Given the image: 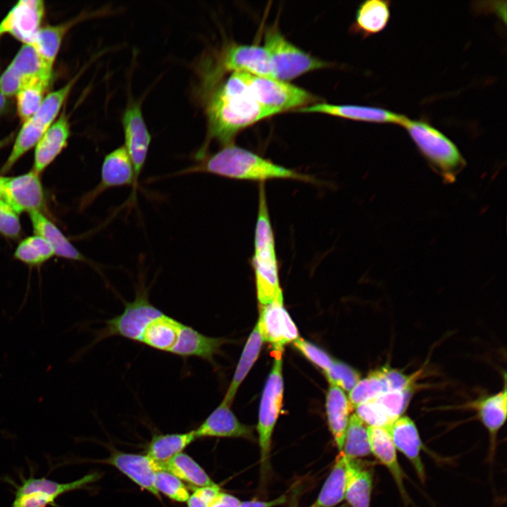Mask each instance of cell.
Wrapping results in <instances>:
<instances>
[{
    "label": "cell",
    "mask_w": 507,
    "mask_h": 507,
    "mask_svg": "<svg viewBox=\"0 0 507 507\" xmlns=\"http://www.w3.org/2000/svg\"><path fill=\"white\" fill-rule=\"evenodd\" d=\"M105 323L96 334L99 342L118 336L173 355L187 325L152 304L142 285L134 299L125 303L123 311Z\"/></svg>",
    "instance_id": "cell-1"
},
{
    "label": "cell",
    "mask_w": 507,
    "mask_h": 507,
    "mask_svg": "<svg viewBox=\"0 0 507 507\" xmlns=\"http://www.w3.org/2000/svg\"><path fill=\"white\" fill-rule=\"evenodd\" d=\"M280 113L263 106L251 96L244 73H232L207 102L208 140L214 139L224 146L232 144L242 130Z\"/></svg>",
    "instance_id": "cell-2"
},
{
    "label": "cell",
    "mask_w": 507,
    "mask_h": 507,
    "mask_svg": "<svg viewBox=\"0 0 507 507\" xmlns=\"http://www.w3.org/2000/svg\"><path fill=\"white\" fill-rule=\"evenodd\" d=\"M206 173L227 178L264 183L273 179H290L316 183L312 177L276 164L232 144L204 158L178 174Z\"/></svg>",
    "instance_id": "cell-3"
},
{
    "label": "cell",
    "mask_w": 507,
    "mask_h": 507,
    "mask_svg": "<svg viewBox=\"0 0 507 507\" xmlns=\"http://www.w3.org/2000/svg\"><path fill=\"white\" fill-rule=\"evenodd\" d=\"M258 197L252 266L257 299L261 306H265L271 303L282 291L280 286L274 233L263 182L260 183Z\"/></svg>",
    "instance_id": "cell-4"
},
{
    "label": "cell",
    "mask_w": 507,
    "mask_h": 507,
    "mask_svg": "<svg viewBox=\"0 0 507 507\" xmlns=\"http://www.w3.org/2000/svg\"><path fill=\"white\" fill-rule=\"evenodd\" d=\"M403 127L422 155L446 182H452L465 165L456 145L440 130L423 119L406 117Z\"/></svg>",
    "instance_id": "cell-5"
},
{
    "label": "cell",
    "mask_w": 507,
    "mask_h": 507,
    "mask_svg": "<svg viewBox=\"0 0 507 507\" xmlns=\"http://www.w3.org/2000/svg\"><path fill=\"white\" fill-rule=\"evenodd\" d=\"M263 47L270 58L273 77L279 80L287 82L328 65L294 45L276 27L266 30Z\"/></svg>",
    "instance_id": "cell-6"
},
{
    "label": "cell",
    "mask_w": 507,
    "mask_h": 507,
    "mask_svg": "<svg viewBox=\"0 0 507 507\" xmlns=\"http://www.w3.org/2000/svg\"><path fill=\"white\" fill-rule=\"evenodd\" d=\"M281 351H275L272 369L264 387L258 413L257 432L263 472L269 468L272 435L282 402L283 378Z\"/></svg>",
    "instance_id": "cell-7"
},
{
    "label": "cell",
    "mask_w": 507,
    "mask_h": 507,
    "mask_svg": "<svg viewBox=\"0 0 507 507\" xmlns=\"http://www.w3.org/2000/svg\"><path fill=\"white\" fill-rule=\"evenodd\" d=\"M100 477L98 472H93L75 481L59 483L46 477L36 478L31 474L27 478L21 476L19 484L9 480V483L15 487L12 507L56 506V501L61 495L84 489Z\"/></svg>",
    "instance_id": "cell-8"
},
{
    "label": "cell",
    "mask_w": 507,
    "mask_h": 507,
    "mask_svg": "<svg viewBox=\"0 0 507 507\" xmlns=\"http://www.w3.org/2000/svg\"><path fill=\"white\" fill-rule=\"evenodd\" d=\"M52 70L32 45L23 44L0 75V92L10 98L37 83L49 86Z\"/></svg>",
    "instance_id": "cell-9"
},
{
    "label": "cell",
    "mask_w": 507,
    "mask_h": 507,
    "mask_svg": "<svg viewBox=\"0 0 507 507\" xmlns=\"http://www.w3.org/2000/svg\"><path fill=\"white\" fill-rule=\"evenodd\" d=\"M251 96L264 106L283 112L308 106L315 98L306 90L287 82L244 73Z\"/></svg>",
    "instance_id": "cell-10"
},
{
    "label": "cell",
    "mask_w": 507,
    "mask_h": 507,
    "mask_svg": "<svg viewBox=\"0 0 507 507\" xmlns=\"http://www.w3.org/2000/svg\"><path fill=\"white\" fill-rule=\"evenodd\" d=\"M261 306L256 324L263 340L271 344L275 351L282 352L285 344L299 337L296 326L284 307L282 292L271 303Z\"/></svg>",
    "instance_id": "cell-11"
},
{
    "label": "cell",
    "mask_w": 507,
    "mask_h": 507,
    "mask_svg": "<svg viewBox=\"0 0 507 507\" xmlns=\"http://www.w3.org/2000/svg\"><path fill=\"white\" fill-rule=\"evenodd\" d=\"M45 14L42 0H20L8 12L0 23V37L11 35L23 44L32 45L42 27Z\"/></svg>",
    "instance_id": "cell-12"
},
{
    "label": "cell",
    "mask_w": 507,
    "mask_h": 507,
    "mask_svg": "<svg viewBox=\"0 0 507 507\" xmlns=\"http://www.w3.org/2000/svg\"><path fill=\"white\" fill-rule=\"evenodd\" d=\"M122 125L125 138L123 146L133 165L137 189L151 140L139 103L129 102L122 117Z\"/></svg>",
    "instance_id": "cell-13"
},
{
    "label": "cell",
    "mask_w": 507,
    "mask_h": 507,
    "mask_svg": "<svg viewBox=\"0 0 507 507\" xmlns=\"http://www.w3.org/2000/svg\"><path fill=\"white\" fill-rule=\"evenodd\" d=\"M1 199L18 214L22 212H42L45 199L39 173L32 170L16 177H7Z\"/></svg>",
    "instance_id": "cell-14"
},
{
    "label": "cell",
    "mask_w": 507,
    "mask_h": 507,
    "mask_svg": "<svg viewBox=\"0 0 507 507\" xmlns=\"http://www.w3.org/2000/svg\"><path fill=\"white\" fill-rule=\"evenodd\" d=\"M129 185L132 187L130 199H134L137 189L133 165L125 146H121L105 156L101 170L100 182L85 196L82 204L86 206L90 204L101 193L111 188Z\"/></svg>",
    "instance_id": "cell-15"
},
{
    "label": "cell",
    "mask_w": 507,
    "mask_h": 507,
    "mask_svg": "<svg viewBox=\"0 0 507 507\" xmlns=\"http://www.w3.org/2000/svg\"><path fill=\"white\" fill-rule=\"evenodd\" d=\"M106 463L114 466L141 488L160 499V493L155 487V477L157 472L164 470L163 464L154 461L147 455L117 450L111 453Z\"/></svg>",
    "instance_id": "cell-16"
},
{
    "label": "cell",
    "mask_w": 507,
    "mask_h": 507,
    "mask_svg": "<svg viewBox=\"0 0 507 507\" xmlns=\"http://www.w3.org/2000/svg\"><path fill=\"white\" fill-rule=\"evenodd\" d=\"M301 113H318L355 121L401 125L406 116L389 110L352 104L318 103L299 109Z\"/></svg>",
    "instance_id": "cell-17"
},
{
    "label": "cell",
    "mask_w": 507,
    "mask_h": 507,
    "mask_svg": "<svg viewBox=\"0 0 507 507\" xmlns=\"http://www.w3.org/2000/svg\"><path fill=\"white\" fill-rule=\"evenodd\" d=\"M222 70L242 72L259 77H272L268 52L263 46L237 44L230 46L222 58Z\"/></svg>",
    "instance_id": "cell-18"
},
{
    "label": "cell",
    "mask_w": 507,
    "mask_h": 507,
    "mask_svg": "<svg viewBox=\"0 0 507 507\" xmlns=\"http://www.w3.org/2000/svg\"><path fill=\"white\" fill-rule=\"evenodd\" d=\"M388 431L393 444L406 457L419 480L425 482L427 478L425 465L421 458L423 444L415 423L408 416H401L389 425Z\"/></svg>",
    "instance_id": "cell-19"
},
{
    "label": "cell",
    "mask_w": 507,
    "mask_h": 507,
    "mask_svg": "<svg viewBox=\"0 0 507 507\" xmlns=\"http://www.w3.org/2000/svg\"><path fill=\"white\" fill-rule=\"evenodd\" d=\"M371 453L377 462L384 466L392 477L401 498L406 506L412 501L404 485L406 475L401 467L390 435L385 428L368 427Z\"/></svg>",
    "instance_id": "cell-20"
},
{
    "label": "cell",
    "mask_w": 507,
    "mask_h": 507,
    "mask_svg": "<svg viewBox=\"0 0 507 507\" xmlns=\"http://www.w3.org/2000/svg\"><path fill=\"white\" fill-rule=\"evenodd\" d=\"M230 407L221 401L204 422L194 430L196 438L214 437L253 439L252 427L242 424Z\"/></svg>",
    "instance_id": "cell-21"
},
{
    "label": "cell",
    "mask_w": 507,
    "mask_h": 507,
    "mask_svg": "<svg viewBox=\"0 0 507 507\" xmlns=\"http://www.w3.org/2000/svg\"><path fill=\"white\" fill-rule=\"evenodd\" d=\"M70 134L68 118L63 110L36 144L33 170L39 174L51 163L66 147Z\"/></svg>",
    "instance_id": "cell-22"
},
{
    "label": "cell",
    "mask_w": 507,
    "mask_h": 507,
    "mask_svg": "<svg viewBox=\"0 0 507 507\" xmlns=\"http://www.w3.org/2000/svg\"><path fill=\"white\" fill-rule=\"evenodd\" d=\"M506 389L480 401L476 405L479 418L489 436V458L493 462L496 449L497 434L506 420Z\"/></svg>",
    "instance_id": "cell-23"
},
{
    "label": "cell",
    "mask_w": 507,
    "mask_h": 507,
    "mask_svg": "<svg viewBox=\"0 0 507 507\" xmlns=\"http://www.w3.org/2000/svg\"><path fill=\"white\" fill-rule=\"evenodd\" d=\"M373 474L359 459L346 458L344 499L351 507H370Z\"/></svg>",
    "instance_id": "cell-24"
},
{
    "label": "cell",
    "mask_w": 507,
    "mask_h": 507,
    "mask_svg": "<svg viewBox=\"0 0 507 507\" xmlns=\"http://www.w3.org/2000/svg\"><path fill=\"white\" fill-rule=\"evenodd\" d=\"M35 234L43 238L58 256L85 261V257L69 242L61 231L41 211L29 213Z\"/></svg>",
    "instance_id": "cell-25"
},
{
    "label": "cell",
    "mask_w": 507,
    "mask_h": 507,
    "mask_svg": "<svg viewBox=\"0 0 507 507\" xmlns=\"http://www.w3.org/2000/svg\"><path fill=\"white\" fill-rule=\"evenodd\" d=\"M351 406L344 392L330 384L326 396V413L330 430L339 451H342Z\"/></svg>",
    "instance_id": "cell-26"
},
{
    "label": "cell",
    "mask_w": 507,
    "mask_h": 507,
    "mask_svg": "<svg viewBox=\"0 0 507 507\" xmlns=\"http://www.w3.org/2000/svg\"><path fill=\"white\" fill-rule=\"evenodd\" d=\"M390 3L389 1L368 0L361 4L352 29L364 37L382 32L390 20Z\"/></svg>",
    "instance_id": "cell-27"
},
{
    "label": "cell",
    "mask_w": 507,
    "mask_h": 507,
    "mask_svg": "<svg viewBox=\"0 0 507 507\" xmlns=\"http://www.w3.org/2000/svg\"><path fill=\"white\" fill-rule=\"evenodd\" d=\"M263 342V338L256 324L246 342L233 378L222 401L223 403L231 406L239 385L259 356Z\"/></svg>",
    "instance_id": "cell-28"
},
{
    "label": "cell",
    "mask_w": 507,
    "mask_h": 507,
    "mask_svg": "<svg viewBox=\"0 0 507 507\" xmlns=\"http://www.w3.org/2000/svg\"><path fill=\"white\" fill-rule=\"evenodd\" d=\"M346 471V458L343 451H339L314 506L336 507L344 499Z\"/></svg>",
    "instance_id": "cell-29"
},
{
    "label": "cell",
    "mask_w": 507,
    "mask_h": 507,
    "mask_svg": "<svg viewBox=\"0 0 507 507\" xmlns=\"http://www.w3.org/2000/svg\"><path fill=\"white\" fill-rule=\"evenodd\" d=\"M78 19L39 29L32 46L49 67L53 68L65 35Z\"/></svg>",
    "instance_id": "cell-30"
},
{
    "label": "cell",
    "mask_w": 507,
    "mask_h": 507,
    "mask_svg": "<svg viewBox=\"0 0 507 507\" xmlns=\"http://www.w3.org/2000/svg\"><path fill=\"white\" fill-rule=\"evenodd\" d=\"M196 439L194 430L184 433L154 435L148 444L146 455L163 464L182 452Z\"/></svg>",
    "instance_id": "cell-31"
},
{
    "label": "cell",
    "mask_w": 507,
    "mask_h": 507,
    "mask_svg": "<svg viewBox=\"0 0 507 507\" xmlns=\"http://www.w3.org/2000/svg\"><path fill=\"white\" fill-rule=\"evenodd\" d=\"M163 467L164 470L196 488L216 484L192 458L182 452L163 463Z\"/></svg>",
    "instance_id": "cell-32"
},
{
    "label": "cell",
    "mask_w": 507,
    "mask_h": 507,
    "mask_svg": "<svg viewBox=\"0 0 507 507\" xmlns=\"http://www.w3.org/2000/svg\"><path fill=\"white\" fill-rule=\"evenodd\" d=\"M342 451L353 460L371 454L368 426L356 413L349 417Z\"/></svg>",
    "instance_id": "cell-33"
},
{
    "label": "cell",
    "mask_w": 507,
    "mask_h": 507,
    "mask_svg": "<svg viewBox=\"0 0 507 507\" xmlns=\"http://www.w3.org/2000/svg\"><path fill=\"white\" fill-rule=\"evenodd\" d=\"M390 392L383 369L370 373L360 380L349 392V401L351 408L365 402L374 400L386 392Z\"/></svg>",
    "instance_id": "cell-34"
},
{
    "label": "cell",
    "mask_w": 507,
    "mask_h": 507,
    "mask_svg": "<svg viewBox=\"0 0 507 507\" xmlns=\"http://www.w3.org/2000/svg\"><path fill=\"white\" fill-rule=\"evenodd\" d=\"M78 75L60 89L49 93L30 119L39 126L47 130L54 123Z\"/></svg>",
    "instance_id": "cell-35"
},
{
    "label": "cell",
    "mask_w": 507,
    "mask_h": 507,
    "mask_svg": "<svg viewBox=\"0 0 507 507\" xmlns=\"http://www.w3.org/2000/svg\"><path fill=\"white\" fill-rule=\"evenodd\" d=\"M54 255L51 246L37 234L20 242L14 253L15 258L31 265L42 264Z\"/></svg>",
    "instance_id": "cell-36"
},
{
    "label": "cell",
    "mask_w": 507,
    "mask_h": 507,
    "mask_svg": "<svg viewBox=\"0 0 507 507\" xmlns=\"http://www.w3.org/2000/svg\"><path fill=\"white\" fill-rule=\"evenodd\" d=\"M48 87L46 84L37 83L23 89L16 94L17 113L23 123L37 111Z\"/></svg>",
    "instance_id": "cell-37"
},
{
    "label": "cell",
    "mask_w": 507,
    "mask_h": 507,
    "mask_svg": "<svg viewBox=\"0 0 507 507\" xmlns=\"http://www.w3.org/2000/svg\"><path fill=\"white\" fill-rule=\"evenodd\" d=\"M155 487L159 493L177 502H187L190 496L183 482L166 470L156 472Z\"/></svg>",
    "instance_id": "cell-38"
},
{
    "label": "cell",
    "mask_w": 507,
    "mask_h": 507,
    "mask_svg": "<svg viewBox=\"0 0 507 507\" xmlns=\"http://www.w3.org/2000/svg\"><path fill=\"white\" fill-rule=\"evenodd\" d=\"M411 389L388 392L375 399L392 423L404 413L411 399Z\"/></svg>",
    "instance_id": "cell-39"
},
{
    "label": "cell",
    "mask_w": 507,
    "mask_h": 507,
    "mask_svg": "<svg viewBox=\"0 0 507 507\" xmlns=\"http://www.w3.org/2000/svg\"><path fill=\"white\" fill-rule=\"evenodd\" d=\"M325 373L330 384L336 385L349 392L360 380L359 373L340 361L334 360L329 370Z\"/></svg>",
    "instance_id": "cell-40"
},
{
    "label": "cell",
    "mask_w": 507,
    "mask_h": 507,
    "mask_svg": "<svg viewBox=\"0 0 507 507\" xmlns=\"http://www.w3.org/2000/svg\"><path fill=\"white\" fill-rule=\"evenodd\" d=\"M357 416L368 427L387 428L392 423L386 413L374 399L355 408Z\"/></svg>",
    "instance_id": "cell-41"
},
{
    "label": "cell",
    "mask_w": 507,
    "mask_h": 507,
    "mask_svg": "<svg viewBox=\"0 0 507 507\" xmlns=\"http://www.w3.org/2000/svg\"><path fill=\"white\" fill-rule=\"evenodd\" d=\"M293 344L302 354L325 373L329 370L334 359L322 349L300 337L294 340Z\"/></svg>",
    "instance_id": "cell-42"
},
{
    "label": "cell",
    "mask_w": 507,
    "mask_h": 507,
    "mask_svg": "<svg viewBox=\"0 0 507 507\" xmlns=\"http://www.w3.org/2000/svg\"><path fill=\"white\" fill-rule=\"evenodd\" d=\"M21 232L18 214L4 200L0 199V233L15 239Z\"/></svg>",
    "instance_id": "cell-43"
},
{
    "label": "cell",
    "mask_w": 507,
    "mask_h": 507,
    "mask_svg": "<svg viewBox=\"0 0 507 507\" xmlns=\"http://www.w3.org/2000/svg\"><path fill=\"white\" fill-rule=\"evenodd\" d=\"M220 491V488L218 484L196 488L187 501V506L188 507H208Z\"/></svg>",
    "instance_id": "cell-44"
},
{
    "label": "cell",
    "mask_w": 507,
    "mask_h": 507,
    "mask_svg": "<svg viewBox=\"0 0 507 507\" xmlns=\"http://www.w3.org/2000/svg\"><path fill=\"white\" fill-rule=\"evenodd\" d=\"M391 391H402L411 388V379L395 369L382 368Z\"/></svg>",
    "instance_id": "cell-45"
},
{
    "label": "cell",
    "mask_w": 507,
    "mask_h": 507,
    "mask_svg": "<svg viewBox=\"0 0 507 507\" xmlns=\"http://www.w3.org/2000/svg\"><path fill=\"white\" fill-rule=\"evenodd\" d=\"M240 503L237 497L220 490L208 507H239Z\"/></svg>",
    "instance_id": "cell-46"
},
{
    "label": "cell",
    "mask_w": 507,
    "mask_h": 507,
    "mask_svg": "<svg viewBox=\"0 0 507 507\" xmlns=\"http://www.w3.org/2000/svg\"><path fill=\"white\" fill-rule=\"evenodd\" d=\"M286 500L287 496L282 495L277 499L267 501L255 500L241 501L239 507H275L284 503Z\"/></svg>",
    "instance_id": "cell-47"
},
{
    "label": "cell",
    "mask_w": 507,
    "mask_h": 507,
    "mask_svg": "<svg viewBox=\"0 0 507 507\" xmlns=\"http://www.w3.org/2000/svg\"><path fill=\"white\" fill-rule=\"evenodd\" d=\"M10 106V102L8 98L4 96L0 92V116L6 113Z\"/></svg>",
    "instance_id": "cell-48"
},
{
    "label": "cell",
    "mask_w": 507,
    "mask_h": 507,
    "mask_svg": "<svg viewBox=\"0 0 507 507\" xmlns=\"http://www.w3.org/2000/svg\"><path fill=\"white\" fill-rule=\"evenodd\" d=\"M13 134H11L1 139H0V149L8 145L13 139Z\"/></svg>",
    "instance_id": "cell-49"
},
{
    "label": "cell",
    "mask_w": 507,
    "mask_h": 507,
    "mask_svg": "<svg viewBox=\"0 0 507 507\" xmlns=\"http://www.w3.org/2000/svg\"><path fill=\"white\" fill-rule=\"evenodd\" d=\"M6 178L7 177L0 176V199H1L2 197L3 188Z\"/></svg>",
    "instance_id": "cell-50"
},
{
    "label": "cell",
    "mask_w": 507,
    "mask_h": 507,
    "mask_svg": "<svg viewBox=\"0 0 507 507\" xmlns=\"http://www.w3.org/2000/svg\"><path fill=\"white\" fill-rule=\"evenodd\" d=\"M311 507H318V506H315L313 505V506H311ZM336 507H337V506H336ZM338 507H343V506H338Z\"/></svg>",
    "instance_id": "cell-51"
}]
</instances>
